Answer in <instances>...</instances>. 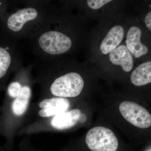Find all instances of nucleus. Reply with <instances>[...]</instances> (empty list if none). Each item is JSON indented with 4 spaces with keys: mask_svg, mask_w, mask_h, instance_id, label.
<instances>
[{
    "mask_svg": "<svg viewBox=\"0 0 151 151\" xmlns=\"http://www.w3.org/2000/svg\"><path fill=\"white\" fill-rule=\"evenodd\" d=\"M84 142L87 151H123L117 136L108 127H92L86 133Z\"/></svg>",
    "mask_w": 151,
    "mask_h": 151,
    "instance_id": "6",
    "label": "nucleus"
},
{
    "mask_svg": "<svg viewBox=\"0 0 151 151\" xmlns=\"http://www.w3.org/2000/svg\"><path fill=\"white\" fill-rule=\"evenodd\" d=\"M34 68V83L40 88L38 99L58 97L76 100L83 91L84 81L81 74L73 68L63 66L55 58H37Z\"/></svg>",
    "mask_w": 151,
    "mask_h": 151,
    "instance_id": "2",
    "label": "nucleus"
},
{
    "mask_svg": "<svg viewBox=\"0 0 151 151\" xmlns=\"http://www.w3.org/2000/svg\"><path fill=\"white\" fill-rule=\"evenodd\" d=\"M121 116L136 128L147 129L151 127V114L143 105L131 100H124L119 105Z\"/></svg>",
    "mask_w": 151,
    "mask_h": 151,
    "instance_id": "7",
    "label": "nucleus"
},
{
    "mask_svg": "<svg viewBox=\"0 0 151 151\" xmlns=\"http://www.w3.org/2000/svg\"><path fill=\"white\" fill-rule=\"evenodd\" d=\"M130 80L134 86H145L151 82V62L147 61L138 66L132 72Z\"/></svg>",
    "mask_w": 151,
    "mask_h": 151,
    "instance_id": "11",
    "label": "nucleus"
},
{
    "mask_svg": "<svg viewBox=\"0 0 151 151\" xmlns=\"http://www.w3.org/2000/svg\"><path fill=\"white\" fill-rule=\"evenodd\" d=\"M34 63L21 66L14 73L5 89L0 107V135L4 138L5 151H13L15 138L18 130L27 123L31 104Z\"/></svg>",
    "mask_w": 151,
    "mask_h": 151,
    "instance_id": "1",
    "label": "nucleus"
},
{
    "mask_svg": "<svg viewBox=\"0 0 151 151\" xmlns=\"http://www.w3.org/2000/svg\"><path fill=\"white\" fill-rule=\"evenodd\" d=\"M145 22L146 26L150 31L151 30V12H150L146 15L145 18Z\"/></svg>",
    "mask_w": 151,
    "mask_h": 151,
    "instance_id": "14",
    "label": "nucleus"
},
{
    "mask_svg": "<svg viewBox=\"0 0 151 151\" xmlns=\"http://www.w3.org/2000/svg\"><path fill=\"white\" fill-rule=\"evenodd\" d=\"M22 8L14 5L0 19V29L14 40L28 39L37 31L53 10L48 1H22Z\"/></svg>",
    "mask_w": 151,
    "mask_h": 151,
    "instance_id": "3",
    "label": "nucleus"
},
{
    "mask_svg": "<svg viewBox=\"0 0 151 151\" xmlns=\"http://www.w3.org/2000/svg\"><path fill=\"white\" fill-rule=\"evenodd\" d=\"M142 34L140 28L137 26L130 28L127 34L126 46L136 58L147 54L149 51L148 48L141 41Z\"/></svg>",
    "mask_w": 151,
    "mask_h": 151,
    "instance_id": "8",
    "label": "nucleus"
},
{
    "mask_svg": "<svg viewBox=\"0 0 151 151\" xmlns=\"http://www.w3.org/2000/svg\"><path fill=\"white\" fill-rule=\"evenodd\" d=\"M22 65V52L19 41L0 29V92L5 90L11 76Z\"/></svg>",
    "mask_w": 151,
    "mask_h": 151,
    "instance_id": "4",
    "label": "nucleus"
},
{
    "mask_svg": "<svg viewBox=\"0 0 151 151\" xmlns=\"http://www.w3.org/2000/svg\"><path fill=\"white\" fill-rule=\"evenodd\" d=\"M76 100L61 97H51L38 99L32 103L27 118V124L38 120L49 119L73 108Z\"/></svg>",
    "mask_w": 151,
    "mask_h": 151,
    "instance_id": "5",
    "label": "nucleus"
},
{
    "mask_svg": "<svg viewBox=\"0 0 151 151\" xmlns=\"http://www.w3.org/2000/svg\"><path fill=\"white\" fill-rule=\"evenodd\" d=\"M109 58L113 64L122 66L125 72H130L133 68V57L126 45H122L117 47L110 52Z\"/></svg>",
    "mask_w": 151,
    "mask_h": 151,
    "instance_id": "9",
    "label": "nucleus"
},
{
    "mask_svg": "<svg viewBox=\"0 0 151 151\" xmlns=\"http://www.w3.org/2000/svg\"><path fill=\"white\" fill-rule=\"evenodd\" d=\"M124 28L121 25H116L109 30L102 41L100 46L101 52L108 54L119 46L124 38Z\"/></svg>",
    "mask_w": 151,
    "mask_h": 151,
    "instance_id": "10",
    "label": "nucleus"
},
{
    "mask_svg": "<svg viewBox=\"0 0 151 151\" xmlns=\"http://www.w3.org/2000/svg\"><path fill=\"white\" fill-rule=\"evenodd\" d=\"M16 2L12 1L0 0V19L15 4Z\"/></svg>",
    "mask_w": 151,
    "mask_h": 151,
    "instance_id": "12",
    "label": "nucleus"
},
{
    "mask_svg": "<svg viewBox=\"0 0 151 151\" xmlns=\"http://www.w3.org/2000/svg\"><path fill=\"white\" fill-rule=\"evenodd\" d=\"M0 151H5L4 148V147L0 145Z\"/></svg>",
    "mask_w": 151,
    "mask_h": 151,
    "instance_id": "15",
    "label": "nucleus"
},
{
    "mask_svg": "<svg viewBox=\"0 0 151 151\" xmlns=\"http://www.w3.org/2000/svg\"><path fill=\"white\" fill-rule=\"evenodd\" d=\"M110 0H88L87 5L92 9L96 10L100 9L106 4L111 2Z\"/></svg>",
    "mask_w": 151,
    "mask_h": 151,
    "instance_id": "13",
    "label": "nucleus"
}]
</instances>
